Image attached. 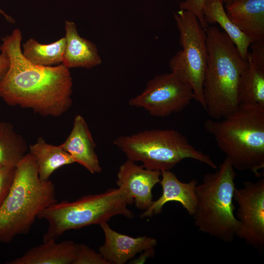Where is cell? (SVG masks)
I'll list each match as a JSON object with an SVG mask.
<instances>
[{
  "label": "cell",
  "instance_id": "6da1fadb",
  "mask_svg": "<svg viewBox=\"0 0 264 264\" xmlns=\"http://www.w3.org/2000/svg\"><path fill=\"white\" fill-rule=\"evenodd\" d=\"M19 29L2 38L0 50L10 65L0 80V97L8 105L29 109L42 116L58 117L72 105L73 81L69 69L62 64L34 65L23 55Z\"/></svg>",
  "mask_w": 264,
  "mask_h": 264
},
{
  "label": "cell",
  "instance_id": "7a4b0ae2",
  "mask_svg": "<svg viewBox=\"0 0 264 264\" xmlns=\"http://www.w3.org/2000/svg\"><path fill=\"white\" fill-rule=\"evenodd\" d=\"M206 131L235 170L250 171L256 176L264 168V106L240 104L221 119H208Z\"/></svg>",
  "mask_w": 264,
  "mask_h": 264
},
{
  "label": "cell",
  "instance_id": "3957f363",
  "mask_svg": "<svg viewBox=\"0 0 264 264\" xmlns=\"http://www.w3.org/2000/svg\"><path fill=\"white\" fill-rule=\"evenodd\" d=\"M207 60L203 83L205 111L213 119H222L240 106V76L247 65L232 41L217 26L205 29Z\"/></svg>",
  "mask_w": 264,
  "mask_h": 264
},
{
  "label": "cell",
  "instance_id": "277c9868",
  "mask_svg": "<svg viewBox=\"0 0 264 264\" xmlns=\"http://www.w3.org/2000/svg\"><path fill=\"white\" fill-rule=\"evenodd\" d=\"M57 201L54 184L40 178L27 153L16 166L12 186L0 206V242L28 233L39 214Z\"/></svg>",
  "mask_w": 264,
  "mask_h": 264
},
{
  "label": "cell",
  "instance_id": "5b68a950",
  "mask_svg": "<svg viewBox=\"0 0 264 264\" xmlns=\"http://www.w3.org/2000/svg\"><path fill=\"white\" fill-rule=\"evenodd\" d=\"M235 170L226 157L216 172L204 176L196 187L197 204L192 216L198 230L225 243L234 241L239 226L233 203Z\"/></svg>",
  "mask_w": 264,
  "mask_h": 264
},
{
  "label": "cell",
  "instance_id": "8992f818",
  "mask_svg": "<svg viewBox=\"0 0 264 264\" xmlns=\"http://www.w3.org/2000/svg\"><path fill=\"white\" fill-rule=\"evenodd\" d=\"M134 202L123 188H110L105 192L88 195L72 202L58 201L44 209L38 219L48 224L43 242L57 241L65 232L93 224L108 222L113 217L122 215L132 219L128 206Z\"/></svg>",
  "mask_w": 264,
  "mask_h": 264
},
{
  "label": "cell",
  "instance_id": "52a82bcc",
  "mask_svg": "<svg viewBox=\"0 0 264 264\" xmlns=\"http://www.w3.org/2000/svg\"><path fill=\"white\" fill-rule=\"evenodd\" d=\"M113 144L134 162L147 169L170 170L185 159H192L213 169L217 164L207 154L195 148L187 137L173 129H154L122 135Z\"/></svg>",
  "mask_w": 264,
  "mask_h": 264
},
{
  "label": "cell",
  "instance_id": "ba28073f",
  "mask_svg": "<svg viewBox=\"0 0 264 264\" xmlns=\"http://www.w3.org/2000/svg\"><path fill=\"white\" fill-rule=\"evenodd\" d=\"M182 49L169 62L171 71L187 81L192 87L194 99L205 110L203 83L207 60L205 29L192 12L180 9L174 13Z\"/></svg>",
  "mask_w": 264,
  "mask_h": 264
},
{
  "label": "cell",
  "instance_id": "9c48e42d",
  "mask_svg": "<svg viewBox=\"0 0 264 264\" xmlns=\"http://www.w3.org/2000/svg\"><path fill=\"white\" fill-rule=\"evenodd\" d=\"M194 97L190 83L171 71L150 80L141 93L129 100V105L142 108L154 117H165L181 111Z\"/></svg>",
  "mask_w": 264,
  "mask_h": 264
},
{
  "label": "cell",
  "instance_id": "30bf717a",
  "mask_svg": "<svg viewBox=\"0 0 264 264\" xmlns=\"http://www.w3.org/2000/svg\"><path fill=\"white\" fill-rule=\"evenodd\" d=\"M234 200L239 222L236 237L259 252L264 248V178L236 188Z\"/></svg>",
  "mask_w": 264,
  "mask_h": 264
},
{
  "label": "cell",
  "instance_id": "8fae6325",
  "mask_svg": "<svg viewBox=\"0 0 264 264\" xmlns=\"http://www.w3.org/2000/svg\"><path fill=\"white\" fill-rule=\"evenodd\" d=\"M127 159L119 167L117 185L125 189L133 198L135 206L146 210L152 204V190L160 181L161 171L151 170Z\"/></svg>",
  "mask_w": 264,
  "mask_h": 264
},
{
  "label": "cell",
  "instance_id": "7c38bea8",
  "mask_svg": "<svg viewBox=\"0 0 264 264\" xmlns=\"http://www.w3.org/2000/svg\"><path fill=\"white\" fill-rule=\"evenodd\" d=\"M105 237L99 252L109 264H124L138 253L154 249L157 241L146 236L133 238L112 229L108 222L100 225Z\"/></svg>",
  "mask_w": 264,
  "mask_h": 264
},
{
  "label": "cell",
  "instance_id": "4fadbf2b",
  "mask_svg": "<svg viewBox=\"0 0 264 264\" xmlns=\"http://www.w3.org/2000/svg\"><path fill=\"white\" fill-rule=\"evenodd\" d=\"M247 65L240 78V104L264 106V40L251 43Z\"/></svg>",
  "mask_w": 264,
  "mask_h": 264
},
{
  "label": "cell",
  "instance_id": "5bb4252c",
  "mask_svg": "<svg viewBox=\"0 0 264 264\" xmlns=\"http://www.w3.org/2000/svg\"><path fill=\"white\" fill-rule=\"evenodd\" d=\"M161 178L159 183L161 186L162 193L151 205L143 212L141 217H150L160 213L163 207L167 202L176 201L179 203L192 216L195 212L197 197L196 187L198 181L192 179L188 182L180 181L170 170L161 171Z\"/></svg>",
  "mask_w": 264,
  "mask_h": 264
},
{
  "label": "cell",
  "instance_id": "9a60e30c",
  "mask_svg": "<svg viewBox=\"0 0 264 264\" xmlns=\"http://www.w3.org/2000/svg\"><path fill=\"white\" fill-rule=\"evenodd\" d=\"M77 163L91 174L102 171L97 155L96 144L88 124L80 114L75 116L71 131L66 140L59 145Z\"/></svg>",
  "mask_w": 264,
  "mask_h": 264
},
{
  "label": "cell",
  "instance_id": "2e32d148",
  "mask_svg": "<svg viewBox=\"0 0 264 264\" xmlns=\"http://www.w3.org/2000/svg\"><path fill=\"white\" fill-rule=\"evenodd\" d=\"M232 22L252 43L264 40V0H234L225 4Z\"/></svg>",
  "mask_w": 264,
  "mask_h": 264
},
{
  "label": "cell",
  "instance_id": "e0dca14e",
  "mask_svg": "<svg viewBox=\"0 0 264 264\" xmlns=\"http://www.w3.org/2000/svg\"><path fill=\"white\" fill-rule=\"evenodd\" d=\"M65 29L66 45L62 62L65 66L89 69L102 64L96 45L79 35L74 22L66 21Z\"/></svg>",
  "mask_w": 264,
  "mask_h": 264
},
{
  "label": "cell",
  "instance_id": "ac0fdd59",
  "mask_svg": "<svg viewBox=\"0 0 264 264\" xmlns=\"http://www.w3.org/2000/svg\"><path fill=\"white\" fill-rule=\"evenodd\" d=\"M78 244L67 240L50 241L34 246L8 264H73Z\"/></svg>",
  "mask_w": 264,
  "mask_h": 264
},
{
  "label": "cell",
  "instance_id": "d6986e66",
  "mask_svg": "<svg viewBox=\"0 0 264 264\" xmlns=\"http://www.w3.org/2000/svg\"><path fill=\"white\" fill-rule=\"evenodd\" d=\"M28 148V153L35 161L39 176L43 180H49L51 175L60 168L75 163L60 145L48 143L42 137H39Z\"/></svg>",
  "mask_w": 264,
  "mask_h": 264
},
{
  "label": "cell",
  "instance_id": "ffe728a7",
  "mask_svg": "<svg viewBox=\"0 0 264 264\" xmlns=\"http://www.w3.org/2000/svg\"><path fill=\"white\" fill-rule=\"evenodd\" d=\"M222 0H205L202 10L205 23H218L235 44L241 57L246 60L251 40L231 21L223 6Z\"/></svg>",
  "mask_w": 264,
  "mask_h": 264
},
{
  "label": "cell",
  "instance_id": "44dd1931",
  "mask_svg": "<svg viewBox=\"0 0 264 264\" xmlns=\"http://www.w3.org/2000/svg\"><path fill=\"white\" fill-rule=\"evenodd\" d=\"M27 151L26 140L13 125L0 121V165L16 167Z\"/></svg>",
  "mask_w": 264,
  "mask_h": 264
},
{
  "label": "cell",
  "instance_id": "7402d4cb",
  "mask_svg": "<svg viewBox=\"0 0 264 264\" xmlns=\"http://www.w3.org/2000/svg\"><path fill=\"white\" fill-rule=\"evenodd\" d=\"M66 45L65 37L48 44H41L30 38L23 44L22 52L23 56L34 65L56 66L62 64Z\"/></svg>",
  "mask_w": 264,
  "mask_h": 264
},
{
  "label": "cell",
  "instance_id": "603a6c76",
  "mask_svg": "<svg viewBox=\"0 0 264 264\" xmlns=\"http://www.w3.org/2000/svg\"><path fill=\"white\" fill-rule=\"evenodd\" d=\"M73 264H109L99 252L88 245L78 244L75 259Z\"/></svg>",
  "mask_w": 264,
  "mask_h": 264
},
{
  "label": "cell",
  "instance_id": "cb8c5ba5",
  "mask_svg": "<svg viewBox=\"0 0 264 264\" xmlns=\"http://www.w3.org/2000/svg\"><path fill=\"white\" fill-rule=\"evenodd\" d=\"M15 172L16 167L0 165V206L11 190Z\"/></svg>",
  "mask_w": 264,
  "mask_h": 264
},
{
  "label": "cell",
  "instance_id": "d4e9b609",
  "mask_svg": "<svg viewBox=\"0 0 264 264\" xmlns=\"http://www.w3.org/2000/svg\"><path fill=\"white\" fill-rule=\"evenodd\" d=\"M205 0H184L179 4L180 9L193 13L197 17L201 26L206 29L209 26L205 23L202 10Z\"/></svg>",
  "mask_w": 264,
  "mask_h": 264
},
{
  "label": "cell",
  "instance_id": "484cf974",
  "mask_svg": "<svg viewBox=\"0 0 264 264\" xmlns=\"http://www.w3.org/2000/svg\"><path fill=\"white\" fill-rule=\"evenodd\" d=\"M1 52L0 54V80L7 72L10 65L9 59L7 55L3 51Z\"/></svg>",
  "mask_w": 264,
  "mask_h": 264
},
{
  "label": "cell",
  "instance_id": "4316f807",
  "mask_svg": "<svg viewBox=\"0 0 264 264\" xmlns=\"http://www.w3.org/2000/svg\"><path fill=\"white\" fill-rule=\"evenodd\" d=\"M144 254H142L140 257L135 260L134 262L136 264H141L144 263L146 260L150 257H153L154 254V249H152L144 251Z\"/></svg>",
  "mask_w": 264,
  "mask_h": 264
},
{
  "label": "cell",
  "instance_id": "83f0119b",
  "mask_svg": "<svg viewBox=\"0 0 264 264\" xmlns=\"http://www.w3.org/2000/svg\"><path fill=\"white\" fill-rule=\"evenodd\" d=\"M0 13L2 14L5 19L10 22H14V20L9 16L6 14L2 10L0 9Z\"/></svg>",
  "mask_w": 264,
  "mask_h": 264
},
{
  "label": "cell",
  "instance_id": "f1b7e54d",
  "mask_svg": "<svg viewBox=\"0 0 264 264\" xmlns=\"http://www.w3.org/2000/svg\"><path fill=\"white\" fill-rule=\"evenodd\" d=\"M234 0H222L223 2L225 4L228 3L229 2H230Z\"/></svg>",
  "mask_w": 264,
  "mask_h": 264
}]
</instances>
